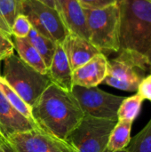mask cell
Here are the masks:
<instances>
[{
  "mask_svg": "<svg viewBox=\"0 0 151 152\" xmlns=\"http://www.w3.org/2000/svg\"><path fill=\"white\" fill-rule=\"evenodd\" d=\"M120 35L118 55L144 73L151 74V2L118 0Z\"/></svg>",
  "mask_w": 151,
  "mask_h": 152,
  "instance_id": "6da1fadb",
  "label": "cell"
},
{
  "mask_svg": "<svg viewBox=\"0 0 151 152\" xmlns=\"http://www.w3.org/2000/svg\"><path fill=\"white\" fill-rule=\"evenodd\" d=\"M32 114L43 130L65 141L85 117L74 95L53 83L33 105Z\"/></svg>",
  "mask_w": 151,
  "mask_h": 152,
  "instance_id": "7a4b0ae2",
  "label": "cell"
},
{
  "mask_svg": "<svg viewBox=\"0 0 151 152\" xmlns=\"http://www.w3.org/2000/svg\"><path fill=\"white\" fill-rule=\"evenodd\" d=\"M89 30V41L103 54L118 53L120 10L117 4L100 8H84Z\"/></svg>",
  "mask_w": 151,
  "mask_h": 152,
  "instance_id": "3957f363",
  "label": "cell"
},
{
  "mask_svg": "<svg viewBox=\"0 0 151 152\" xmlns=\"http://www.w3.org/2000/svg\"><path fill=\"white\" fill-rule=\"evenodd\" d=\"M2 77L31 108L52 84L47 75L35 70L14 53L4 60Z\"/></svg>",
  "mask_w": 151,
  "mask_h": 152,
  "instance_id": "277c9868",
  "label": "cell"
},
{
  "mask_svg": "<svg viewBox=\"0 0 151 152\" xmlns=\"http://www.w3.org/2000/svg\"><path fill=\"white\" fill-rule=\"evenodd\" d=\"M117 122L85 116L66 141L77 152H107L109 135Z\"/></svg>",
  "mask_w": 151,
  "mask_h": 152,
  "instance_id": "5b68a950",
  "label": "cell"
},
{
  "mask_svg": "<svg viewBox=\"0 0 151 152\" xmlns=\"http://www.w3.org/2000/svg\"><path fill=\"white\" fill-rule=\"evenodd\" d=\"M20 13L28 19L33 28L55 43H62L69 34L58 11L38 0H21Z\"/></svg>",
  "mask_w": 151,
  "mask_h": 152,
  "instance_id": "8992f818",
  "label": "cell"
},
{
  "mask_svg": "<svg viewBox=\"0 0 151 152\" xmlns=\"http://www.w3.org/2000/svg\"><path fill=\"white\" fill-rule=\"evenodd\" d=\"M71 94L85 116L117 121V110L125 97L106 93L97 87L74 86Z\"/></svg>",
  "mask_w": 151,
  "mask_h": 152,
  "instance_id": "52a82bcc",
  "label": "cell"
},
{
  "mask_svg": "<svg viewBox=\"0 0 151 152\" xmlns=\"http://www.w3.org/2000/svg\"><path fill=\"white\" fill-rule=\"evenodd\" d=\"M15 152H77L67 141L59 139L43 129L15 134L7 138Z\"/></svg>",
  "mask_w": 151,
  "mask_h": 152,
  "instance_id": "ba28073f",
  "label": "cell"
},
{
  "mask_svg": "<svg viewBox=\"0 0 151 152\" xmlns=\"http://www.w3.org/2000/svg\"><path fill=\"white\" fill-rule=\"evenodd\" d=\"M144 74L131 61L118 55L109 61L108 74L102 83L119 90L137 92L140 83L145 77Z\"/></svg>",
  "mask_w": 151,
  "mask_h": 152,
  "instance_id": "9c48e42d",
  "label": "cell"
},
{
  "mask_svg": "<svg viewBox=\"0 0 151 152\" xmlns=\"http://www.w3.org/2000/svg\"><path fill=\"white\" fill-rule=\"evenodd\" d=\"M108 62L106 55L99 53L85 64L72 71L73 85L82 87H97L102 84L108 74Z\"/></svg>",
  "mask_w": 151,
  "mask_h": 152,
  "instance_id": "30bf717a",
  "label": "cell"
},
{
  "mask_svg": "<svg viewBox=\"0 0 151 152\" xmlns=\"http://www.w3.org/2000/svg\"><path fill=\"white\" fill-rule=\"evenodd\" d=\"M33 129H42L20 113L0 92V131L7 140L8 137Z\"/></svg>",
  "mask_w": 151,
  "mask_h": 152,
  "instance_id": "8fae6325",
  "label": "cell"
},
{
  "mask_svg": "<svg viewBox=\"0 0 151 152\" xmlns=\"http://www.w3.org/2000/svg\"><path fill=\"white\" fill-rule=\"evenodd\" d=\"M56 8L69 33L89 40L84 8L77 0H56Z\"/></svg>",
  "mask_w": 151,
  "mask_h": 152,
  "instance_id": "7c38bea8",
  "label": "cell"
},
{
  "mask_svg": "<svg viewBox=\"0 0 151 152\" xmlns=\"http://www.w3.org/2000/svg\"><path fill=\"white\" fill-rule=\"evenodd\" d=\"M61 44L66 53L72 71L101 53L89 40L73 33H69Z\"/></svg>",
  "mask_w": 151,
  "mask_h": 152,
  "instance_id": "4fadbf2b",
  "label": "cell"
},
{
  "mask_svg": "<svg viewBox=\"0 0 151 152\" xmlns=\"http://www.w3.org/2000/svg\"><path fill=\"white\" fill-rule=\"evenodd\" d=\"M46 75L53 84L66 92L71 93L74 86L72 80V69L61 44L57 43L56 49L53 56L52 62L48 67Z\"/></svg>",
  "mask_w": 151,
  "mask_h": 152,
  "instance_id": "5bb4252c",
  "label": "cell"
},
{
  "mask_svg": "<svg viewBox=\"0 0 151 152\" xmlns=\"http://www.w3.org/2000/svg\"><path fill=\"white\" fill-rule=\"evenodd\" d=\"M14 49L16 50L18 56L28 66L41 74H47V67L37 52V50L31 45L27 37H13Z\"/></svg>",
  "mask_w": 151,
  "mask_h": 152,
  "instance_id": "9a60e30c",
  "label": "cell"
},
{
  "mask_svg": "<svg viewBox=\"0 0 151 152\" xmlns=\"http://www.w3.org/2000/svg\"><path fill=\"white\" fill-rule=\"evenodd\" d=\"M133 122L127 120H117L109 135L107 150L117 152L125 150L131 141V129Z\"/></svg>",
  "mask_w": 151,
  "mask_h": 152,
  "instance_id": "2e32d148",
  "label": "cell"
},
{
  "mask_svg": "<svg viewBox=\"0 0 151 152\" xmlns=\"http://www.w3.org/2000/svg\"><path fill=\"white\" fill-rule=\"evenodd\" d=\"M27 38L31 43V45L37 50L41 57L43 58L47 69L52 62L53 56L54 54L57 43L52 39L41 35L35 28H31Z\"/></svg>",
  "mask_w": 151,
  "mask_h": 152,
  "instance_id": "e0dca14e",
  "label": "cell"
},
{
  "mask_svg": "<svg viewBox=\"0 0 151 152\" xmlns=\"http://www.w3.org/2000/svg\"><path fill=\"white\" fill-rule=\"evenodd\" d=\"M0 92L3 94L4 98L9 102V103L14 107L20 113H21L25 118L30 121L37 124L32 114V108L24 102V100L5 82L2 76H0ZM38 125V124H37Z\"/></svg>",
  "mask_w": 151,
  "mask_h": 152,
  "instance_id": "ac0fdd59",
  "label": "cell"
},
{
  "mask_svg": "<svg viewBox=\"0 0 151 152\" xmlns=\"http://www.w3.org/2000/svg\"><path fill=\"white\" fill-rule=\"evenodd\" d=\"M21 0H0V29L10 37L14 19L20 13Z\"/></svg>",
  "mask_w": 151,
  "mask_h": 152,
  "instance_id": "d6986e66",
  "label": "cell"
},
{
  "mask_svg": "<svg viewBox=\"0 0 151 152\" xmlns=\"http://www.w3.org/2000/svg\"><path fill=\"white\" fill-rule=\"evenodd\" d=\"M143 101L144 99L138 94L125 97L117 110V119L133 122L140 113Z\"/></svg>",
  "mask_w": 151,
  "mask_h": 152,
  "instance_id": "ffe728a7",
  "label": "cell"
},
{
  "mask_svg": "<svg viewBox=\"0 0 151 152\" xmlns=\"http://www.w3.org/2000/svg\"><path fill=\"white\" fill-rule=\"evenodd\" d=\"M127 152H151V119L125 148Z\"/></svg>",
  "mask_w": 151,
  "mask_h": 152,
  "instance_id": "44dd1931",
  "label": "cell"
},
{
  "mask_svg": "<svg viewBox=\"0 0 151 152\" xmlns=\"http://www.w3.org/2000/svg\"><path fill=\"white\" fill-rule=\"evenodd\" d=\"M32 26L28 19L22 13H19L13 20L11 32L14 37H27Z\"/></svg>",
  "mask_w": 151,
  "mask_h": 152,
  "instance_id": "7402d4cb",
  "label": "cell"
},
{
  "mask_svg": "<svg viewBox=\"0 0 151 152\" xmlns=\"http://www.w3.org/2000/svg\"><path fill=\"white\" fill-rule=\"evenodd\" d=\"M14 53V45L11 37L0 29V61Z\"/></svg>",
  "mask_w": 151,
  "mask_h": 152,
  "instance_id": "603a6c76",
  "label": "cell"
},
{
  "mask_svg": "<svg viewBox=\"0 0 151 152\" xmlns=\"http://www.w3.org/2000/svg\"><path fill=\"white\" fill-rule=\"evenodd\" d=\"M83 8L100 9L117 3L118 0H77Z\"/></svg>",
  "mask_w": 151,
  "mask_h": 152,
  "instance_id": "cb8c5ba5",
  "label": "cell"
},
{
  "mask_svg": "<svg viewBox=\"0 0 151 152\" xmlns=\"http://www.w3.org/2000/svg\"><path fill=\"white\" fill-rule=\"evenodd\" d=\"M137 94L144 100L147 99L151 101V74L148 75L142 80L138 86Z\"/></svg>",
  "mask_w": 151,
  "mask_h": 152,
  "instance_id": "d4e9b609",
  "label": "cell"
},
{
  "mask_svg": "<svg viewBox=\"0 0 151 152\" xmlns=\"http://www.w3.org/2000/svg\"><path fill=\"white\" fill-rule=\"evenodd\" d=\"M0 152H15L14 150L12 149V147L11 146V144L8 142L7 144L2 145L0 146Z\"/></svg>",
  "mask_w": 151,
  "mask_h": 152,
  "instance_id": "484cf974",
  "label": "cell"
},
{
  "mask_svg": "<svg viewBox=\"0 0 151 152\" xmlns=\"http://www.w3.org/2000/svg\"><path fill=\"white\" fill-rule=\"evenodd\" d=\"M38 1H40L42 3L51 6L52 8H54V9L57 10V8H56V0H38Z\"/></svg>",
  "mask_w": 151,
  "mask_h": 152,
  "instance_id": "4316f807",
  "label": "cell"
},
{
  "mask_svg": "<svg viewBox=\"0 0 151 152\" xmlns=\"http://www.w3.org/2000/svg\"><path fill=\"white\" fill-rule=\"evenodd\" d=\"M7 143H8V141L5 139V137L3 135V134L0 131V146L4 145V144H7Z\"/></svg>",
  "mask_w": 151,
  "mask_h": 152,
  "instance_id": "83f0119b",
  "label": "cell"
},
{
  "mask_svg": "<svg viewBox=\"0 0 151 152\" xmlns=\"http://www.w3.org/2000/svg\"><path fill=\"white\" fill-rule=\"evenodd\" d=\"M107 152H109V151H107ZM117 152H127L126 151V150L125 149V150H123V151H117Z\"/></svg>",
  "mask_w": 151,
  "mask_h": 152,
  "instance_id": "f1b7e54d",
  "label": "cell"
},
{
  "mask_svg": "<svg viewBox=\"0 0 151 152\" xmlns=\"http://www.w3.org/2000/svg\"><path fill=\"white\" fill-rule=\"evenodd\" d=\"M150 2H151V0H150Z\"/></svg>",
  "mask_w": 151,
  "mask_h": 152,
  "instance_id": "f546056e",
  "label": "cell"
}]
</instances>
